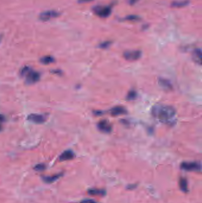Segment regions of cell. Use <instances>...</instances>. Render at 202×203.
<instances>
[{"label":"cell","mask_w":202,"mask_h":203,"mask_svg":"<svg viewBox=\"0 0 202 203\" xmlns=\"http://www.w3.org/2000/svg\"><path fill=\"white\" fill-rule=\"evenodd\" d=\"M176 114L175 109L171 106L157 104L151 109V114L155 119L162 122L172 120Z\"/></svg>","instance_id":"cell-1"},{"label":"cell","mask_w":202,"mask_h":203,"mask_svg":"<svg viewBox=\"0 0 202 203\" xmlns=\"http://www.w3.org/2000/svg\"><path fill=\"white\" fill-rule=\"evenodd\" d=\"M20 75L25 77L26 83L28 84H33L39 81L41 74L39 72L33 70L31 68L25 66L20 70Z\"/></svg>","instance_id":"cell-2"},{"label":"cell","mask_w":202,"mask_h":203,"mask_svg":"<svg viewBox=\"0 0 202 203\" xmlns=\"http://www.w3.org/2000/svg\"><path fill=\"white\" fill-rule=\"evenodd\" d=\"M94 13L101 18H107L112 13V8L111 6H104V5H96L92 8Z\"/></svg>","instance_id":"cell-3"},{"label":"cell","mask_w":202,"mask_h":203,"mask_svg":"<svg viewBox=\"0 0 202 203\" xmlns=\"http://www.w3.org/2000/svg\"><path fill=\"white\" fill-rule=\"evenodd\" d=\"M181 168L186 171L201 172L202 170V164L201 163L197 162H183L181 164Z\"/></svg>","instance_id":"cell-4"},{"label":"cell","mask_w":202,"mask_h":203,"mask_svg":"<svg viewBox=\"0 0 202 203\" xmlns=\"http://www.w3.org/2000/svg\"><path fill=\"white\" fill-rule=\"evenodd\" d=\"M60 13L55 10H48L41 13L39 16V20L42 22H47L52 19L59 17Z\"/></svg>","instance_id":"cell-5"},{"label":"cell","mask_w":202,"mask_h":203,"mask_svg":"<svg viewBox=\"0 0 202 203\" xmlns=\"http://www.w3.org/2000/svg\"><path fill=\"white\" fill-rule=\"evenodd\" d=\"M124 58L128 61H133L139 59L141 57V52L138 50L127 51L123 54Z\"/></svg>","instance_id":"cell-6"},{"label":"cell","mask_w":202,"mask_h":203,"mask_svg":"<svg viewBox=\"0 0 202 203\" xmlns=\"http://www.w3.org/2000/svg\"><path fill=\"white\" fill-rule=\"evenodd\" d=\"M27 120L30 122L38 123V124H41L46 121V117L44 115L32 114L28 116Z\"/></svg>","instance_id":"cell-7"},{"label":"cell","mask_w":202,"mask_h":203,"mask_svg":"<svg viewBox=\"0 0 202 203\" xmlns=\"http://www.w3.org/2000/svg\"><path fill=\"white\" fill-rule=\"evenodd\" d=\"M97 126L99 130L106 133L110 132L112 129V125L106 120H102L100 121L98 123Z\"/></svg>","instance_id":"cell-8"},{"label":"cell","mask_w":202,"mask_h":203,"mask_svg":"<svg viewBox=\"0 0 202 203\" xmlns=\"http://www.w3.org/2000/svg\"><path fill=\"white\" fill-rule=\"evenodd\" d=\"M75 154L71 150H67L64 152L59 156V159L60 161H67L72 160L74 158Z\"/></svg>","instance_id":"cell-9"},{"label":"cell","mask_w":202,"mask_h":203,"mask_svg":"<svg viewBox=\"0 0 202 203\" xmlns=\"http://www.w3.org/2000/svg\"><path fill=\"white\" fill-rule=\"evenodd\" d=\"M127 113V110L123 106H116L110 110V114L112 115L115 117L120 115H123Z\"/></svg>","instance_id":"cell-10"},{"label":"cell","mask_w":202,"mask_h":203,"mask_svg":"<svg viewBox=\"0 0 202 203\" xmlns=\"http://www.w3.org/2000/svg\"><path fill=\"white\" fill-rule=\"evenodd\" d=\"M202 50L201 49H196L193 53V59L198 64H202Z\"/></svg>","instance_id":"cell-11"},{"label":"cell","mask_w":202,"mask_h":203,"mask_svg":"<svg viewBox=\"0 0 202 203\" xmlns=\"http://www.w3.org/2000/svg\"><path fill=\"white\" fill-rule=\"evenodd\" d=\"M158 83L159 85L162 88H163L164 90H170L172 88L171 83L168 80L160 78L159 79Z\"/></svg>","instance_id":"cell-12"},{"label":"cell","mask_w":202,"mask_h":203,"mask_svg":"<svg viewBox=\"0 0 202 203\" xmlns=\"http://www.w3.org/2000/svg\"><path fill=\"white\" fill-rule=\"evenodd\" d=\"M62 173H59V174H56V175L50 176H43V180L47 184H51L57 181L61 176H62Z\"/></svg>","instance_id":"cell-13"},{"label":"cell","mask_w":202,"mask_h":203,"mask_svg":"<svg viewBox=\"0 0 202 203\" xmlns=\"http://www.w3.org/2000/svg\"><path fill=\"white\" fill-rule=\"evenodd\" d=\"M190 3L189 0L183 1H174L171 3V6L175 8H181L188 5Z\"/></svg>","instance_id":"cell-14"},{"label":"cell","mask_w":202,"mask_h":203,"mask_svg":"<svg viewBox=\"0 0 202 203\" xmlns=\"http://www.w3.org/2000/svg\"><path fill=\"white\" fill-rule=\"evenodd\" d=\"M88 193L90 195L92 196H105L106 194V191L104 190L100 189H91L88 191Z\"/></svg>","instance_id":"cell-15"},{"label":"cell","mask_w":202,"mask_h":203,"mask_svg":"<svg viewBox=\"0 0 202 203\" xmlns=\"http://www.w3.org/2000/svg\"><path fill=\"white\" fill-rule=\"evenodd\" d=\"M55 59L52 56H45L42 57L41 59V64L44 65H49L51 63L54 62Z\"/></svg>","instance_id":"cell-16"},{"label":"cell","mask_w":202,"mask_h":203,"mask_svg":"<svg viewBox=\"0 0 202 203\" xmlns=\"http://www.w3.org/2000/svg\"><path fill=\"white\" fill-rule=\"evenodd\" d=\"M180 187L183 192L187 193L188 191V183L186 179L181 178L180 181Z\"/></svg>","instance_id":"cell-17"},{"label":"cell","mask_w":202,"mask_h":203,"mask_svg":"<svg viewBox=\"0 0 202 203\" xmlns=\"http://www.w3.org/2000/svg\"><path fill=\"white\" fill-rule=\"evenodd\" d=\"M141 18L136 15H129L123 19V20L127 21H138Z\"/></svg>","instance_id":"cell-18"},{"label":"cell","mask_w":202,"mask_h":203,"mask_svg":"<svg viewBox=\"0 0 202 203\" xmlns=\"http://www.w3.org/2000/svg\"><path fill=\"white\" fill-rule=\"evenodd\" d=\"M46 166L45 164H43V163L38 164L34 167V169L36 171H39V172L44 170L46 169Z\"/></svg>","instance_id":"cell-19"},{"label":"cell","mask_w":202,"mask_h":203,"mask_svg":"<svg viewBox=\"0 0 202 203\" xmlns=\"http://www.w3.org/2000/svg\"><path fill=\"white\" fill-rule=\"evenodd\" d=\"M136 97V92L133 90L130 91L127 96V99L129 100H134Z\"/></svg>","instance_id":"cell-20"},{"label":"cell","mask_w":202,"mask_h":203,"mask_svg":"<svg viewBox=\"0 0 202 203\" xmlns=\"http://www.w3.org/2000/svg\"><path fill=\"white\" fill-rule=\"evenodd\" d=\"M112 44V42L110 41H105L104 42L101 43L99 45V47L101 49H107Z\"/></svg>","instance_id":"cell-21"},{"label":"cell","mask_w":202,"mask_h":203,"mask_svg":"<svg viewBox=\"0 0 202 203\" xmlns=\"http://www.w3.org/2000/svg\"><path fill=\"white\" fill-rule=\"evenodd\" d=\"M80 203H97L96 202H95L93 200H90V199H86V200H84L81 202Z\"/></svg>","instance_id":"cell-22"},{"label":"cell","mask_w":202,"mask_h":203,"mask_svg":"<svg viewBox=\"0 0 202 203\" xmlns=\"http://www.w3.org/2000/svg\"><path fill=\"white\" fill-rule=\"evenodd\" d=\"M126 1L130 5H134L139 1V0H126Z\"/></svg>","instance_id":"cell-23"},{"label":"cell","mask_w":202,"mask_h":203,"mask_svg":"<svg viewBox=\"0 0 202 203\" xmlns=\"http://www.w3.org/2000/svg\"><path fill=\"white\" fill-rule=\"evenodd\" d=\"M93 0H78V2L80 4H82V3H86V2H91Z\"/></svg>","instance_id":"cell-24"},{"label":"cell","mask_w":202,"mask_h":203,"mask_svg":"<svg viewBox=\"0 0 202 203\" xmlns=\"http://www.w3.org/2000/svg\"><path fill=\"white\" fill-rule=\"evenodd\" d=\"M5 121V118L4 115L0 114V123L4 122Z\"/></svg>","instance_id":"cell-25"},{"label":"cell","mask_w":202,"mask_h":203,"mask_svg":"<svg viewBox=\"0 0 202 203\" xmlns=\"http://www.w3.org/2000/svg\"><path fill=\"white\" fill-rule=\"evenodd\" d=\"M2 37H3V35H0V42H1V41L2 39Z\"/></svg>","instance_id":"cell-26"},{"label":"cell","mask_w":202,"mask_h":203,"mask_svg":"<svg viewBox=\"0 0 202 203\" xmlns=\"http://www.w3.org/2000/svg\"><path fill=\"white\" fill-rule=\"evenodd\" d=\"M1 129H2V126H1V125H0V131H1Z\"/></svg>","instance_id":"cell-27"}]
</instances>
